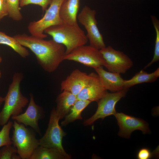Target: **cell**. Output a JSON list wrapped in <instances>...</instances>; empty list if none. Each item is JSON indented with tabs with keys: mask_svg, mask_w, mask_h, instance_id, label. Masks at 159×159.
<instances>
[{
	"mask_svg": "<svg viewBox=\"0 0 159 159\" xmlns=\"http://www.w3.org/2000/svg\"><path fill=\"white\" fill-rule=\"evenodd\" d=\"M13 37L35 54L38 63L46 72L54 71L64 60V45L53 39L46 40L25 33L17 34Z\"/></svg>",
	"mask_w": 159,
	"mask_h": 159,
	"instance_id": "cell-1",
	"label": "cell"
},
{
	"mask_svg": "<svg viewBox=\"0 0 159 159\" xmlns=\"http://www.w3.org/2000/svg\"><path fill=\"white\" fill-rule=\"evenodd\" d=\"M24 76L21 72H15L4 97V104L0 112V125L3 126L9 121L10 117L17 116L29 103L28 99L20 91V83Z\"/></svg>",
	"mask_w": 159,
	"mask_h": 159,
	"instance_id": "cell-2",
	"label": "cell"
},
{
	"mask_svg": "<svg viewBox=\"0 0 159 159\" xmlns=\"http://www.w3.org/2000/svg\"><path fill=\"white\" fill-rule=\"evenodd\" d=\"M44 33L51 36L55 42L66 47L65 54L79 47L85 45L88 40L86 35L78 24L63 22L48 27Z\"/></svg>",
	"mask_w": 159,
	"mask_h": 159,
	"instance_id": "cell-3",
	"label": "cell"
},
{
	"mask_svg": "<svg viewBox=\"0 0 159 159\" xmlns=\"http://www.w3.org/2000/svg\"><path fill=\"white\" fill-rule=\"evenodd\" d=\"M14 127L11 140L17 153L22 159H30L36 148L39 145L34 133L22 123L14 120Z\"/></svg>",
	"mask_w": 159,
	"mask_h": 159,
	"instance_id": "cell-4",
	"label": "cell"
},
{
	"mask_svg": "<svg viewBox=\"0 0 159 159\" xmlns=\"http://www.w3.org/2000/svg\"><path fill=\"white\" fill-rule=\"evenodd\" d=\"M65 0H52L42 19L29 22L28 29L31 35L40 38H45L47 35L44 33V31L46 29L63 23L60 18L59 12L61 6Z\"/></svg>",
	"mask_w": 159,
	"mask_h": 159,
	"instance_id": "cell-5",
	"label": "cell"
},
{
	"mask_svg": "<svg viewBox=\"0 0 159 159\" xmlns=\"http://www.w3.org/2000/svg\"><path fill=\"white\" fill-rule=\"evenodd\" d=\"M59 120L56 113L55 108H54L51 112L45 133L38 139L39 145L46 148H56L64 155L71 158V155L66 152L62 145V139L66 133L59 125Z\"/></svg>",
	"mask_w": 159,
	"mask_h": 159,
	"instance_id": "cell-6",
	"label": "cell"
},
{
	"mask_svg": "<svg viewBox=\"0 0 159 159\" xmlns=\"http://www.w3.org/2000/svg\"><path fill=\"white\" fill-rule=\"evenodd\" d=\"M96 13L95 10L85 5L77 15V19L87 32L86 36L89 40L90 45L100 50L106 46L97 26L95 18Z\"/></svg>",
	"mask_w": 159,
	"mask_h": 159,
	"instance_id": "cell-7",
	"label": "cell"
},
{
	"mask_svg": "<svg viewBox=\"0 0 159 159\" xmlns=\"http://www.w3.org/2000/svg\"><path fill=\"white\" fill-rule=\"evenodd\" d=\"M76 61L94 69L101 66L105 67L106 61L100 50L90 45L79 47L65 55L64 60Z\"/></svg>",
	"mask_w": 159,
	"mask_h": 159,
	"instance_id": "cell-8",
	"label": "cell"
},
{
	"mask_svg": "<svg viewBox=\"0 0 159 159\" xmlns=\"http://www.w3.org/2000/svg\"><path fill=\"white\" fill-rule=\"evenodd\" d=\"M128 90L124 89L112 93L107 92L97 102L98 107L96 112L91 117L84 120V125L85 126L90 125L98 119H103L111 115H114L116 113L115 109L116 104L125 96Z\"/></svg>",
	"mask_w": 159,
	"mask_h": 159,
	"instance_id": "cell-9",
	"label": "cell"
},
{
	"mask_svg": "<svg viewBox=\"0 0 159 159\" xmlns=\"http://www.w3.org/2000/svg\"><path fill=\"white\" fill-rule=\"evenodd\" d=\"M107 63L109 72L125 74L133 65L131 59L124 52L114 49L111 46L100 50Z\"/></svg>",
	"mask_w": 159,
	"mask_h": 159,
	"instance_id": "cell-10",
	"label": "cell"
},
{
	"mask_svg": "<svg viewBox=\"0 0 159 159\" xmlns=\"http://www.w3.org/2000/svg\"><path fill=\"white\" fill-rule=\"evenodd\" d=\"M114 116L119 127L118 134L120 137L129 138L131 133L137 130H140L143 134L150 133L148 123L144 120L122 112H116Z\"/></svg>",
	"mask_w": 159,
	"mask_h": 159,
	"instance_id": "cell-11",
	"label": "cell"
},
{
	"mask_svg": "<svg viewBox=\"0 0 159 159\" xmlns=\"http://www.w3.org/2000/svg\"><path fill=\"white\" fill-rule=\"evenodd\" d=\"M30 101L25 112L17 116H12L11 118L19 123L23 124L26 126H30L41 135L38 122L39 120L44 117V111L42 107L36 104L32 93L30 94Z\"/></svg>",
	"mask_w": 159,
	"mask_h": 159,
	"instance_id": "cell-12",
	"label": "cell"
},
{
	"mask_svg": "<svg viewBox=\"0 0 159 159\" xmlns=\"http://www.w3.org/2000/svg\"><path fill=\"white\" fill-rule=\"evenodd\" d=\"M88 80L78 94L77 100H88L97 102L107 92L97 74L91 72Z\"/></svg>",
	"mask_w": 159,
	"mask_h": 159,
	"instance_id": "cell-13",
	"label": "cell"
},
{
	"mask_svg": "<svg viewBox=\"0 0 159 159\" xmlns=\"http://www.w3.org/2000/svg\"><path fill=\"white\" fill-rule=\"evenodd\" d=\"M89 78V74L75 69L61 82V91H67L77 96L86 84Z\"/></svg>",
	"mask_w": 159,
	"mask_h": 159,
	"instance_id": "cell-14",
	"label": "cell"
},
{
	"mask_svg": "<svg viewBox=\"0 0 159 159\" xmlns=\"http://www.w3.org/2000/svg\"><path fill=\"white\" fill-rule=\"evenodd\" d=\"M104 88L113 92L124 89V82L120 74L107 72L101 66L94 69Z\"/></svg>",
	"mask_w": 159,
	"mask_h": 159,
	"instance_id": "cell-15",
	"label": "cell"
},
{
	"mask_svg": "<svg viewBox=\"0 0 159 159\" xmlns=\"http://www.w3.org/2000/svg\"><path fill=\"white\" fill-rule=\"evenodd\" d=\"M80 0H65L59 10V16L63 23L78 25L77 14L80 7Z\"/></svg>",
	"mask_w": 159,
	"mask_h": 159,
	"instance_id": "cell-16",
	"label": "cell"
},
{
	"mask_svg": "<svg viewBox=\"0 0 159 159\" xmlns=\"http://www.w3.org/2000/svg\"><path fill=\"white\" fill-rule=\"evenodd\" d=\"M62 92L56 100L55 110L59 119L64 117L77 100L76 96L71 92L66 90Z\"/></svg>",
	"mask_w": 159,
	"mask_h": 159,
	"instance_id": "cell-17",
	"label": "cell"
},
{
	"mask_svg": "<svg viewBox=\"0 0 159 159\" xmlns=\"http://www.w3.org/2000/svg\"><path fill=\"white\" fill-rule=\"evenodd\" d=\"M159 76V67L151 73H148L144 70H142L136 73L131 79L128 80H124V89H128L131 87L139 84L153 82Z\"/></svg>",
	"mask_w": 159,
	"mask_h": 159,
	"instance_id": "cell-18",
	"label": "cell"
},
{
	"mask_svg": "<svg viewBox=\"0 0 159 159\" xmlns=\"http://www.w3.org/2000/svg\"><path fill=\"white\" fill-rule=\"evenodd\" d=\"M91 102L88 100H77L61 122V125L65 126L76 120H82V112Z\"/></svg>",
	"mask_w": 159,
	"mask_h": 159,
	"instance_id": "cell-19",
	"label": "cell"
},
{
	"mask_svg": "<svg viewBox=\"0 0 159 159\" xmlns=\"http://www.w3.org/2000/svg\"><path fill=\"white\" fill-rule=\"evenodd\" d=\"M70 158L62 154L57 149L47 148L39 145L30 159H70Z\"/></svg>",
	"mask_w": 159,
	"mask_h": 159,
	"instance_id": "cell-20",
	"label": "cell"
},
{
	"mask_svg": "<svg viewBox=\"0 0 159 159\" xmlns=\"http://www.w3.org/2000/svg\"><path fill=\"white\" fill-rule=\"evenodd\" d=\"M0 44H5L11 47L20 56L26 58L30 54L29 51L13 37L6 35L0 31Z\"/></svg>",
	"mask_w": 159,
	"mask_h": 159,
	"instance_id": "cell-21",
	"label": "cell"
},
{
	"mask_svg": "<svg viewBox=\"0 0 159 159\" xmlns=\"http://www.w3.org/2000/svg\"><path fill=\"white\" fill-rule=\"evenodd\" d=\"M20 0H6L8 16L13 20L20 21L23 19L19 7Z\"/></svg>",
	"mask_w": 159,
	"mask_h": 159,
	"instance_id": "cell-22",
	"label": "cell"
},
{
	"mask_svg": "<svg viewBox=\"0 0 159 159\" xmlns=\"http://www.w3.org/2000/svg\"><path fill=\"white\" fill-rule=\"evenodd\" d=\"M152 21L156 33L154 55L151 61L143 68L145 69L159 60V21L155 16H151Z\"/></svg>",
	"mask_w": 159,
	"mask_h": 159,
	"instance_id": "cell-23",
	"label": "cell"
},
{
	"mask_svg": "<svg viewBox=\"0 0 159 159\" xmlns=\"http://www.w3.org/2000/svg\"><path fill=\"white\" fill-rule=\"evenodd\" d=\"M13 122L9 120L3 125L0 131V147L4 146L11 145L12 144L11 138L9 136L11 129L12 126Z\"/></svg>",
	"mask_w": 159,
	"mask_h": 159,
	"instance_id": "cell-24",
	"label": "cell"
},
{
	"mask_svg": "<svg viewBox=\"0 0 159 159\" xmlns=\"http://www.w3.org/2000/svg\"><path fill=\"white\" fill-rule=\"evenodd\" d=\"M16 148L11 145L3 146L0 150V159H21L19 155H17Z\"/></svg>",
	"mask_w": 159,
	"mask_h": 159,
	"instance_id": "cell-25",
	"label": "cell"
},
{
	"mask_svg": "<svg viewBox=\"0 0 159 159\" xmlns=\"http://www.w3.org/2000/svg\"><path fill=\"white\" fill-rule=\"evenodd\" d=\"M52 0H20L19 6L23 7L30 4H34L40 6L43 12L47 9Z\"/></svg>",
	"mask_w": 159,
	"mask_h": 159,
	"instance_id": "cell-26",
	"label": "cell"
},
{
	"mask_svg": "<svg viewBox=\"0 0 159 159\" xmlns=\"http://www.w3.org/2000/svg\"><path fill=\"white\" fill-rule=\"evenodd\" d=\"M157 151L151 152L147 148H142L138 153L137 158L138 159H150L156 155V152Z\"/></svg>",
	"mask_w": 159,
	"mask_h": 159,
	"instance_id": "cell-27",
	"label": "cell"
},
{
	"mask_svg": "<svg viewBox=\"0 0 159 159\" xmlns=\"http://www.w3.org/2000/svg\"><path fill=\"white\" fill-rule=\"evenodd\" d=\"M8 15L6 0H0V20Z\"/></svg>",
	"mask_w": 159,
	"mask_h": 159,
	"instance_id": "cell-28",
	"label": "cell"
},
{
	"mask_svg": "<svg viewBox=\"0 0 159 159\" xmlns=\"http://www.w3.org/2000/svg\"><path fill=\"white\" fill-rule=\"evenodd\" d=\"M4 97H3L0 96V109L1 105L3 103V102L4 101Z\"/></svg>",
	"mask_w": 159,
	"mask_h": 159,
	"instance_id": "cell-29",
	"label": "cell"
},
{
	"mask_svg": "<svg viewBox=\"0 0 159 159\" xmlns=\"http://www.w3.org/2000/svg\"><path fill=\"white\" fill-rule=\"evenodd\" d=\"M2 61V58L1 56L0 55V64L1 62Z\"/></svg>",
	"mask_w": 159,
	"mask_h": 159,
	"instance_id": "cell-30",
	"label": "cell"
},
{
	"mask_svg": "<svg viewBox=\"0 0 159 159\" xmlns=\"http://www.w3.org/2000/svg\"><path fill=\"white\" fill-rule=\"evenodd\" d=\"M1 77V71L0 70V79Z\"/></svg>",
	"mask_w": 159,
	"mask_h": 159,
	"instance_id": "cell-31",
	"label": "cell"
}]
</instances>
